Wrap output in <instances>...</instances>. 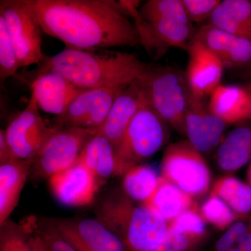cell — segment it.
<instances>
[{
	"label": "cell",
	"instance_id": "39",
	"mask_svg": "<svg viewBox=\"0 0 251 251\" xmlns=\"http://www.w3.org/2000/svg\"><path fill=\"white\" fill-rule=\"evenodd\" d=\"M248 90H249V93H250V97H251V103H250V119H249V120L251 122V82H249V85L247 86Z\"/></svg>",
	"mask_w": 251,
	"mask_h": 251
},
{
	"label": "cell",
	"instance_id": "29",
	"mask_svg": "<svg viewBox=\"0 0 251 251\" xmlns=\"http://www.w3.org/2000/svg\"><path fill=\"white\" fill-rule=\"evenodd\" d=\"M205 221L198 205L184 211L178 217L168 223V228L193 237H207Z\"/></svg>",
	"mask_w": 251,
	"mask_h": 251
},
{
	"label": "cell",
	"instance_id": "25",
	"mask_svg": "<svg viewBox=\"0 0 251 251\" xmlns=\"http://www.w3.org/2000/svg\"><path fill=\"white\" fill-rule=\"evenodd\" d=\"M123 176L122 185L125 194L140 204L152 195L160 178L152 168L143 164L130 168Z\"/></svg>",
	"mask_w": 251,
	"mask_h": 251
},
{
	"label": "cell",
	"instance_id": "30",
	"mask_svg": "<svg viewBox=\"0 0 251 251\" xmlns=\"http://www.w3.org/2000/svg\"><path fill=\"white\" fill-rule=\"evenodd\" d=\"M17 55L7 34L2 18H0V80L16 75L19 69Z\"/></svg>",
	"mask_w": 251,
	"mask_h": 251
},
{
	"label": "cell",
	"instance_id": "7",
	"mask_svg": "<svg viewBox=\"0 0 251 251\" xmlns=\"http://www.w3.org/2000/svg\"><path fill=\"white\" fill-rule=\"evenodd\" d=\"M94 130L80 127L57 128L32 160L29 177L45 179L73 166Z\"/></svg>",
	"mask_w": 251,
	"mask_h": 251
},
{
	"label": "cell",
	"instance_id": "35",
	"mask_svg": "<svg viewBox=\"0 0 251 251\" xmlns=\"http://www.w3.org/2000/svg\"><path fill=\"white\" fill-rule=\"evenodd\" d=\"M19 225L27 236L28 244L31 251H51L38 234L33 232L23 223H20Z\"/></svg>",
	"mask_w": 251,
	"mask_h": 251
},
{
	"label": "cell",
	"instance_id": "28",
	"mask_svg": "<svg viewBox=\"0 0 251 251\" xmlns=\"http://www.w3.org/2000/svg\"><path fill=\"white\" fill-rule=\"evenodd\" d=\"M200 210L205 222L209 223L219 230H226L240 218L224 201L216 196H209Z\"/></svg>",
	"mask_w": 251,
	"mask_h": 251
},
{
	"label": "cell",
	"instance_id": "36",
	"mask_svg": "<svg viewBox=\"0 0 251 251\" xmlns=\"http://www.w3.org/2000/svg\"><path fill=\"white\" fill-rule=\"evenodd\" d=\"M18 159L14 156L7 139L5 130H0V163H8L13 160Z\"/></svg>",
	"mask_w": 251,
	"mask_h": 251
},
{
	"label": "cell",
	"instance_id": "8",
	"mask_svg": "<svg viewBox=\"0 0 251 251\" xmlns=\"http://www.w3.org/2000/svg\"><path fill=\"white\" fill-rule=\"evenodd\" d=\"M0 18L15 50L20 67L41 64L47 56L42 50V29L23 0H1Z\"/></svg>",
	"mask_w": 251,
	"mask_h": 251
},
{
	"label": "cell",
	"instance_id": "38",
	"mask_svg": "<svg viewBox=\"0 0 251 251\" xmlns=\"http://www.w3.org/2000/svg\"><path fill=\"white\" fill-rule=\"evenodd\" d=\"M247 179L248 184L251 186V161L249 163V166L248 167L247 171Z\"/></svg>",
	"mask_w": 251,
	"mask_h": 251
},
{
	"label": "cell",
	"instance_id": "15",
	"mask_svg": "<svg viewBox=\"0 0 251 251\" xmlns=\"http://www.w3.org/2000/svg\"><path fill=\"white\" fill-rule=\"evenodd\" d=\"M194 40L200 41L217 56L225 69H244L251 73V40L218 29L210 24L197 29Z\"/></svg>",
	"mask_w": 251,
	"mask_h": 251
},
{
	"label": "cell",
	"instance_id": "19",
	"mask_svg": "<svg viewBox=\"0 0 251 251\" xmlns=\"http://www.w3.org/2000/svg\"><path fill=\"white\" fill-rule=\"evenodd\" d=\"M250 103L247 87L221 85L211 94L208 106L211 112L229 125L249 120Z\"/></svg>",
	"mask_w": 251,
	"mask_h": 251
},
{
	"label": "cell",
	"instance_id": "14",
	"mask_svg": "<svg viewBox=\"0 0 251 251\" xmlns=\"http://www.w3.org/2000/svg\"><path fill=\"white\" fill-rule=\"evenodd\" d=\"M186 51L188 62L185 74L191 93L202 99L210 97L221 85L224 64L212 51L194 39L191 41Z\"/></svg>",
	"mask_w": 251,
	"mask_h": 251
},
{
	"label": "cell",
	"instance_id": "26",
	"mask_svg": "<svg viewBox=\"0 0 251 251\" xmlns=\"http://www.w3.org/2000/svg\"><path fill=\"white\" fill-rule=\"evenodd\" d=\"M140 17L148 23L162 18H174L191 23L187 17L181 0H150L138 8Z\"/></svg>",
	"mask_w": 251,
	"mask_h": 251
},
{
	"label": "cell",
	"instance_id": "22",
	"mask_svg": "<svg viewBox=\"0 0 251 251\" xmlns=\"http://www.w3.org/2000/svg\"><path fill=\"white\" fill-rule=\"evenodd\" d=\"M209 24L229 34L251 40V1H221L209 18Z\"/></svg>",
	"mask_w": 251,
	"mask_h": 251
},
{
	"label": "cell",
	"instance_id": "32",
	"mask_svg": "<svg viewBox=\"0 0 251 251\" xmlns=\"http://www.w3.org/2000/svg\"><path fill=\"white\" fill-rule=\"evenodd\" d=\"M206 238L193 237L168 228L164 240L153 251H197Z\"/></svg>",
	"mask_w": 251,
	"mask_h": 251
},
{
	"label": "cell",
	"instance_id": "12",
	"mask_svg": "<svg viewBox=\"0 0 251 251\" xmlns=\"http://www.w3.org/2000/svg\"><path fill=\"white\" fill-rule=\"evenodd\" d=\"M228 126L211 112L204 99L191 94L185 116V136L203 156L214 152Z\"/></svg>",
	"mask_w": 251,
	"mask_h": 251
},
{
	"label": "cell",
	"instance_id": "24",
	"mask_svg": "<svg viewBox=\"0 0 251 251\" xmlns=\"http://www.w3.org/2000/svg\"><path fill=\"white\" fill-rule=\"evenodd\" d=\"M210 196L221 198L239 217L251 214V186L234 176L220 178Z\"/></svg>",
	"mask_w": 251,
	"mask_h": 251
},
{
	"label": "cell",
	"instance_id": "37",
	"mask_svg": "<svg viewBox=\"0 0 251 251\" xmlns=\"http://www.w3.org/2000/svg\"><path fill=\"white\" fill-rule=\"evenodd\" d=\"M228 251H251V229Z\"/></svg>",
	"mask_w": 251,
	"mask_h": 251
},
{
	"label": "cell",
	"instance_id": "11",
	"mask_svg": "<svg viewBox=\"0 0 251 251\" xmlns=\"http://www.w3.org/2000/svg\"><path fill=\"white\" fill-rule=\"evenodd\" d=\"M77 251H127L124 243L98 219H51Z\"/></svg>",
	"mask_w": 251,
	"mask_h": 251
},
{
	"label": "cell",
	"instance_id": "9",
	"mask_svg": "<svg viewBox=\"0 0 251 251\" xmlns=\"http://www.w3.org/2000/svg\"><path fill=\"white\" fill-rule=\"evenodd\" d=\"M125 89L100 87L82 91L64 115L54 118L53 126L59 128L80 127L94 130L97 133L106 120L114 102Z\"/></svg>",
	"mask_w": 251,
	"mask_h": 251
},
{
	"label": "cell",
	"instance_id": "6",
	"mask_svg": "<svg viewBox=\"0 0 251 251\" xmlns=\"http://www.w3.org/2000/svg\"><path fill=\"white\" fill-rule=\"evenodd\" d=\"M161 166L162 177L193 198L202 196L209 191L210 170L204 156L187 140L168 145Z\"/></svg>",
	"mask_w": 251,
	"mask_h": 251
},
{
	"label": "cell",
	"instance_id": "17",
	"mask_svg": "<svg viewBox=\"0 0 251 251\" xmlns=\"http://www.w3.org/2000/svg\"><path fill=\"white\" fill-rule=\"evenodd\" d=\"M148 101L145 90L138 79L118 96L96 135L105 137L115 148L137 112Z\"/></svg>",
	"mask_w": 251,
	"mask_h": 251
},
{
	"label": "cell",
	"instance_id": "10",
	"mask_svg": "<svg viewBox=\"0 0 251 251\" xmlns=\"http://www.w3.org/2000/svg\"><path fill=\"white\" fill-rule=\"evenodd\" d=\"M56 130L57 127L46 125L35 97L31 93L27 106L10 122L5 131L16 158L33 160Z\"/></svg>",
	"mask_w": 251,
	"mask_h": 251
},
{
	"label": "cell",
	"instance_id": "33",
	"mask_svg": "<svg viewBox=\"0 0 251 251\" xmlns=\"http://www.w3.org/2000/svg\"><path fill=\"white\" fill-rule=\"evenodd\" d=\"M0 251H31L27 236L20 225L8 221L1 225Z\"/></svg>",
	"mask_w": 251,
	"mask_h": 251
},
{
	"label": "cell",
	"instance_id": "31",
	"mask_svg": "<svg viewBox=\"0 0 251 251\" xmlns=\"http://www.w3.org/2000/svg\"><path fill=\"white\" fill-rule=\"evenodd\" d=\"M251 229V214L237 220L207 251H228Z\"/></svg>",
	"mask_w": 251,
	"mask_h": 251
},
{
	"label": "cell",
	"instance_id": "4",
	"mask_svg": "<svg viewBox=\"0 0 251 251\" xmlns=\"http://www.w3.org/2000/svg\"><path fill=\"white\" fill-rule=\"evenodd\" d=\"M170 125L148 101L137 112L115 150V176L158 152L170 138Z\"/></svg>",
	"mask_w": 251,
	"mask_h": 251
},
{
	"label": "cell",
	"instance_id": "16",
	"mask_svg": "<svg viewBox=\"0 0 251 251\" xmlns=\"http://www.w3.org/2000/svg\"><path fill=\"white\" fill-rule=\"evenodd\" d=\"M29 85L39 109L56 117L64 115L73 100L85 90L54 72L32 77Z\"/></svg>",
	"mask_w": 251,
	"mask_h": 251
},
{
	"label": "cell",
	"instance_id": "1",
	"mask_svg": "<svg viewBox=\"0 0 251 251\" xmlns=\"http://www.w3.org/2000/svg\"><path fill=\"white\" fill-rule=\"evenodd\" d=\"M47 35L82 50L130 47L140 44L134 23L120 1L110 0H23Z\"/></svg>",
	"mask_w": 251,
	"mask_h": 251
},
{
	"label": "cell",
	"instance_id": "34",
	"mask_svg": "<svg viewBox=\"0 0 251 251\" xmlns=\"http://www.w3.org/2000/svg\"><path fill=\"white\" fill-rule=\"evenodd\" d=\"M191 23H201L211 18L221 2L220 0H181Z\"/></svg>",
	"mask_w": 251,
	"mask_h": 251
},
{
	"label": "cell",
	"instance_id": "21",
	"mask_svg": "<svg viewBox=\"0 0 251 251\" xmlns=\"http://www.w3.org/2000/svg\"><path fill=\"white\" fill-rule=\"evenodd\" d=\"M140 204L156 213L168 224L184 211L197 205L192 196L161 176L152 195Z\"/></svg>",
	"mask_w": 251,
	"mask_h": 251
},
{
	"label": "cell",
	"instance_id": "18",
	"mask_svg": "<svg viewBox=\"0 0 251 251\" xmlns=\"http://www.w3.org/2000/svg\"><path fill=\"white\" fill-rule=\"evenodd\" d=\"M245 122L225 135L214 151L221 171L233 173L251 161V124Z\"/></svg>",
	"mask_w": 251,
	"mask_h": 251
},
{
	"label": "cell",
	"instance_id": "3",
	"mask_svg": "<svg viewBox=\"0 0 251 251\" xmlns=\"http://www.w3.org/2000/svg\"><path fill=\"white\" fill-rule=\"evenodd\" d=\"M97 219L124 243L127 251H153L168 232L166 220L126 195H112L97 209Z\"/></svg>",
	"mask_w": 251,
	"mask_h": 251
},
{
	"label": "cell",
	"instance_id": "5",
	"mask_svg": "<svg viewBox=\"0 0 251 251\" xmlns=\"http://www.w3.org/2000/svg\"><path fill=\"white\" fill-rule=\"evenodd\" d=\"M138 80L151 106L170 126L186 135L185 116L191 92L185 72L170 66L150 64Z\"/></svg>",
	"mask_w": 251,
	"mask_h": 251
},
{
	"label": "cell",
	"instance_id": "2",
	"mask_svg": "<svg viewBox=\"0 0 251 251\" xmlns=\"http://www.w3.org/2000/svg\"><path fill=\"white\" fill-rule=\"evenodd\" d=\"M149 65L136 54L110 49L82 50L66 48L39 64L31 77L54 72L83 90L125 87L139 79Z\"/></svg>",
	"mask_w": 251,
	"mask_h": 251
},
{
	"label": "cell",
	"instance_id": "23",
	"mask_svg": "<svg viewBox=\"0 0 251 251\" xmlns=\"http://www.w3.org/2000/svg\"><path fill=\"white\" fill-rule=\"evenodd\" d=\"M77 161L99 180L115 176L116 160L113 145L105 137L95 135L82 150Z\"/></svg>",
	"mask_w": 251,
	"mask_h": 251
},
{
	"label": "cell",
	"instance_id": "20",
	"mask_svg": "<svg viewBox=\"0 0 251 251\" xmlns=\"http://www.w3.org/2000/svg\"><path fill=\"white\" fill-rule=\"evenodd\" d=\"M32 160L15 159L0 166V224L9 219L30 175Z\"/></svg>",
	"mask_w": 251,
	"mask_h": 251
},
{
	"label": "cell",
	"instance_id": "13",
	"mask_svg": "<svg viewBox=\"0 0 251 251\" xmlns=\"http://www.w3.org/2000/svg\"><path fill=\"white\" fill-rule=\"evenodd\" d=\"M49 185L54 197L69 206H87L93 202L99 188V180L78 161L73 166L52 175Z\"/></svg>",
	"mask_w": 251,
	"mask_h": 251
},
{
	"label": "cell",
	"instance_id": "27",
	"mask_svg": "<svg viewBox=\"0 0 251 251\" xmlns=\"http://www.w3.org/2000/svg\"><path fill=\"white\" fill-rule=\"evenodd\" d=\"M21 223L38 234L51 251H77L59 234L52 220L29 216Z\"/></svg>",
	"mask_w": 251,
	"mask_h": 251
}]
</instances>
